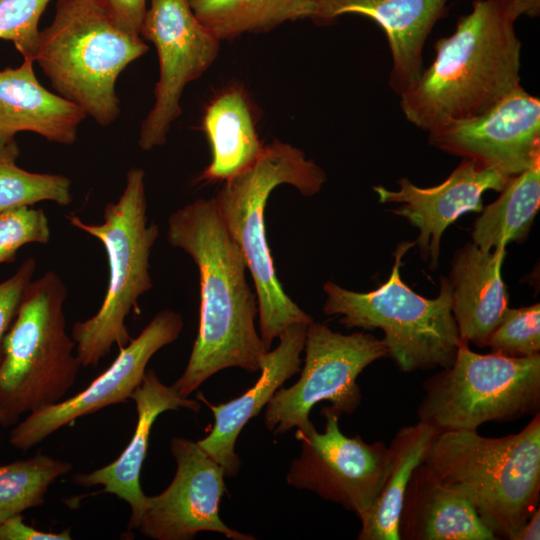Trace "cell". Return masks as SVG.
<instances>
[{
	"mask_svg": "<svg viewBox=\"0 0 540 540\" xmlns=\"http://www.w3.org/2000/svg\"><path fill=\"white\" fill-rule=\"evenodd\" d=\"M167 239L198 267L199 328L183 374L172 385L188 397L220 370H260L267 352L255 328L258 301L246 280L243 253L227 231L214 198H199L168 218Z\"/></svg>",
	"mask_w": 540,
	"mask_h": 540,
	"instance_id": "1",
	"label": "cell"
},
{
	"mask_svg": "<svg viewBox=\"0 0 540 540\" xmlns=\"http://www.w3.org/2000/svg\"><path fill=\"white\" fill-rule=\"evenodd\" d=\"M507 0H474L435 58L400 97L405 118L430 132L475 117L520 85L521 42Z\"/></svg>",
	"mask_w": 540,
	"mask_h": 540,
	"instance_id": "2",
	"label": "cell"
},
{
	"mask_svg": "<svg viewBox=\"0 0 540 540\" xmlns=\"http://www.w3.org/2000/svg\"><path fill=\"white\" fill-rule=\"evenodd\" d=\"M423 463L468 500L496 539L512 540L539 506L540 413L505 437L440 432Z\"/></svg>",
	"mask_w": 540,
	"mask_h": 540,
	"instance_id": "3",
	"label": "cell"
},
{
	"mask_svg": "<svg viewBox=\"0 0 540 540\" xmlns=\"http://www.w3.org/2000/svg\"><path fill=\"white\" fill-rule=\"evenodd\" d=\"M223 182L213 198L252 275L258 301L259 335L269 351L273 340L287 327L309 324L313 319L285 293L275 273L265 233L266 202L271 192L282 184L294 186L304 196H312L321 190L326 174L300 149L273 140L250 166Z\"/></svg>",
	"mask_w": 540,
	"mask_h": 540,
	"instance_id": "4",
	"label": "cell"
},
{
	"mask_svg": "<svg viewBox=\"0 0 540 540\" xmlns=\"http://www.w3.org/2000/svg\"><path fill=\"white\" fill-rule=\"evenodd\" d=\"M147 50L140 36L120 29L93 0H57L34 61L58 95L105 126L120 113L119 74Z\"/></svg>",
	"mask_w": 540,
	"mask_h": 540,
	"instance_id": "5",
	"label": "cell"
},
{
	"mask_svg": "<svg viewBox=\"0 0 540 540\" xmlns=\"http://www.w3.org/2000/svg\"><path fill=\"white\" fill-rule=\"evenodd\" d=\"M145 172L132 168L116 202L106 204L103 222H84L76 214L66 215L75 228L98 239L106 252L108 284L102 304L92 317L77 321L71 336L82 366H96L114 345H127L132 337L125 321L131 312L140 314L138 300L152 288L149 259L159 228L147 224Z\"/></svg>",
	"mask_w": 540,
	"mask_h": 540,
	"instance_id": "6",
	"label": "cell"
},
{
	"mask_svg": "<svg viewBox=\"0 0 540 540\" xmlns=\"http://www.w3.org/2000/svg\"><path fill=\"white\" fill-rule=\"evenodd\" d=\"M65 283L53 270L26 287L0 360L2 426L60 402L82 366L66 331Z\"/></svg>",
	"mask_w": 540,
	"mask_h": 540,
	"instance_id": "7",
	"label": "cell"
},
{
	"mask_svg": "<svg viewBox=\"0 0 540 540\" xmlns=\"http://www.w3.org/2000/svg\"><path fill=\"white\" fill-rule=\"evenodd\" d=\"M415 241L400 243L388 280L377 289L354 292L328 281L323 285L325 315H339L347 328L381 329L388 356L402 372L450 367L460 343L451 311V285L441 277L434 299L414 292L401 278L402 258Z\"/></svg>",
	"mask_w": 540,
	"mask_h": 540,
	"instance_id": "8",
	"label": "cell"
},
{
	"mask_svg": "<svg viewBox=\"0 0 540 540\" xmlns=\"http://www.w3.org/2000/svg\"><path fill=\"white\" fill-rule=\"evenodd\" d=\"M461 341L453 364L423 383L418 421L439 432L477 431L486 422H509L540 410V354H478Z\"/></svg>",
	"mask_w": 540,
	"mask_h": 540,
	"instance_id": "9",
	"label": "cell"
},
{
	"mask_svg": "<svg viewBox=\"0 0 540 540\" xmlns=\"http://www.w3.org/2000/svg\"><path fill=\"white\" fill-rule=\"evenodd\" d=\"M304 350L299 380L280 387L266 405L265 426L275 434L307 426L310 411L321 401H329L328 408L337 416L353 413L362 399L358 376L374 361L388 357L383 340L372 334L345 335L314 321L307 326Z\"/></svg>",
	"mask_w": 540,
	"mask_h": 540,
	"instance_id": "10",
	"label": "cell"
},
{
	"mask_svg": "<svg viewBox=\"0 0 540 540\" xmlns=\"http://www.w3.org/2000/svg\"><path fill=\"white\" fill-rule=\"evenodd\" d=\"M321 413L325 418L322 433L312 422L296 428L300 454L292 461L286 481L343 506L360 519L382 490L391 463L389 448L382 441L369 444L359 435L345 436L339 416L328 407Z\"/></svg>",
	"mask_w": 540,
	"mask_h": 540,
	"instance_id": "11",
	"label": "cell"
},
{
	"mask_svg": "<svg viewBox=\"0 0 540 540\" xmlns=\"http://www.w3.org/2000/svg\"><path fill=\"white\" fill-rule=\"evenodd\" d=\"M140 36L152 42L159 60L155 103L142 122L138 144L148 151L166 142L180 116L185 87L214 63L220 41L196 18L188 0H149Z\"/></svg>",
	"mask_w": 540,
	"mask_h": 540,
	"instance_id": "12",
	"label": "cell"
},
{
	"mask_svg": "<svg viewBox=\"0 0 540 540\" xmlns=\"http://www.w3.org/2000/svg\"><path fill=\"white\" fill-rule=\"evenodd\" d=\"M182 316L164 309L136 337L119 349L112 364L76 395L33 411L16 424L10 444L27 451L76 419L107 406L127 402L141 384L152 356L174 342L183 329Z\"/></svg>",
	"mask_w": 540,
	"mask_h": 540,
	"instance_id": "13",
	"label": "cell"
},
{
	"mask_svg": "<svg viewBox=\"0 0 540 540\" xmlns=\"http://www.w3.org/2000/svg\"><path fill=\"white\" fill-rule=\"evenodd\" d=\"M170 450L176 472L160 494L147 496L135 529L155 540H189L211 531L232 540H254L253 535L229 528L219 517L226 491L223 468L190 439L174 437Z\"/></svg>",
	"mask_w": 540,
	"mask_h": 540,
	"instance_id": "14",
	"label": "cell"
},
{
	"mask_svg": "<svg viewBox=\"0 0 540 540\" xmlns=\"http://www.w3.org/2000/svg\"><path fill=\"white\" fill-rule=\"evenodd\" d=\"M428 134L435 148L509 178L540 162V100L520 84L485 112Z\"/></svg>",
	"mask_w": 540,
	"mask_h": 540,
	"instance_id": "15",
	"label": "cell"
},
{
	"mask_svg": "<svg viewBox=\"0 0 540 540\" xmlns=\"http://www.w3.org/2000/svg\"><path fill=\"white\" fill-rule=\"evenodd\" d=\"M508 177L498 171L463 159L439 185L422 188L409 179L397 181L399 188L373 187L381 203H400L393 210L420 230L415 245L430 268L438 267L441 238L448 226L467 212L483 210L482 195L487 190L501 191Z\"/></svg>",
	"mask_w": 540,
	"mask_h": 540,
	"instance_id": "16",
	"label": "cell"
},
{
	"mask_svg": "<svg viewBox=\"0 0 540 540\" xmlns=\"http://www.w3.org/2000/svg\"><path fill=\"white\" fill-rule=\"evenodd\" d=\"M448 0H314L310 20L326 24L356 14L377 23L386 34L392 66L389 86L401 96L423 71V49Z\"/></svg>",
	"mask_w": 540,
	"mask_h": 540,
	"instance_id": "17",
	"label": "cell"
},
{
	"mask_svg": "<svg viewBox=\"0 0 540 540\" xmlns=\"http://www.w3.org/2000/svg\"><path fill=\"white\" fill-rule=\"evenodd\" d=\"M308 324L296 323L279 336L278 346L267 351L260 361L257 382L239 397L216 406L210 405L214 425L198 445L224 470L225 476L237 474L241 462L235 443L248 421L256 417L283 383L300 371Z\"/></svg>",
	"mask_w": 540,
	"mask_h": 540,
	"instance_id": "18",
	"label": "cell"
},
{
	"mask_svg": "<svg viewBox=\"0 0 540 540\" xmlns=\"http://www.w3.org/2000/svg\"><path fill=\"white\" fill-rule=\"evenodd\" d=\"M131 399L136 404L137 424L126 448L113 462L94 471L73 476V481L82 487L101 485L102 492L126 501L131 508L128 530L135 529L147 498L141 488L140 473L155 420L161 413L169 410H200L197 401L182 396L172 385L163 384L153 370H146Z\"/></svg>",
	"mask_w": 540,
	"mask_h": 540,
	"instance_id": "19",
	"label": "cell"
},
{
	"mask_svg": "<svg viewBox=\"0 0 540 540\" xmlns=\"http://www.w3.org/2000/svg\"><path fill=\"white\" fill-rule=\"evenodd\" d=\"M505 247L483 252L466 243L452 260L449 276L451 311L461 341L487 347L490 334L508 309V292L501 277Z\"/></svg>",
	"mask_w": 540,
	"mask_h": 540,
	"instance_id": "20",
	"label": "cell"
},
{
	"mask_svg": "<svg viewBox=\"0 0 540 540\" xmlns=\"http://www.w3.org/2000/svg\"><path fill=\"white\" fill-rule=\"evenodd\" d=\"M24 59L17 68L0 71V144L15 140L19 132H33L48 141L69 145L76 141L85 112L44 88Z\"/></svg>",
	"mask_w": 540,
	"mask_h": 540,
	"instance_id": "21",
	"label": "cell"
},
{
	"mask_svg": "<svg viewBox=\"0 0 540 540\" xmlns=\"http://www.w3.org/2000/svg\"><path fill=\"white\" fill-rule=\"evenodd\" d=\"M400 540H495L468 500L420 464L408 483L398 522Z\"/></svg>",
	"mask_w": 540,
	"mask_h": 540,
	"instance_id": "22",
	"label": "cell"
},
{
	"mask_svg": "<svg viewBox=\"0 0 540 540\" xmlns=\"http://www.w3.org/2000/svg\"><path fill=\"white\" fill-rule=\"evenodd\" d=\"M202 127L212 157L198 181H225L250 166L263 150L250 103L238 87L228 88L210 102Z\"/></svg>",
	"mask_w": 540,
	"mask_h": 540,
	"instance_id": "23",
	"label": "cell"
},
{
	"mask_svg": "<svg viewBox=\"0 0 540 540\" xmlns=\"http://www.w3.org/2000/svg\"><path fill=\"white\" fill-rule=\"evenodd\" d=\"M435 427L418 421L400 428L388 448L390 467L382 490L371 509L360 518L359 540H400L402 501L414 470L424 462L435 437Z\"/></svg>",
	"mask_w": 540,
	"mask_h": 540,
	"instance_id": "24",
	"label": "cell"
},
{
	"mask_svg": "<svg viewBox=\"0 0 540 540\" xmlns=\"http://www.w3.org/2000/svg\"><path fill=\"white\" fill-rule=\"evenodd\" d=\"M500 192L473 226V243L483 252L522 242L528 236L540 207V162L509 177Z\"/></svg>",
	"mask_w": 540,
	"mask_h": 540,
	"instance_id": "25",
	"label": "cell"
},
{
	"mask_svg": "<svg viewBox=\"0 0 540 540\" xmlns=\"http://www.w3.org/2000/svg\"><path fill=\"white\" fill-rule=\"evenodd\" d=\"M201 24L219 41L270 31L287 22L311 19L314 0H188Z\"/></svg>",
	"mask_w": 540,
	"mask_h": 540,
	"instance_id": "26",
	"label": "cell"
},
{
	"mask_svg": "<svg viewBox=\"0 0 540 540\" xmlns=\"http://www.w3.org/2000/svg\"><path fill=\"white\" fill-rule=\"evenodd\" d=\"M71 470L70 462L40 452L0 466V524L42 505L50 485Z\"/></svg>",
	"mask_w": 540,
	"mask_h": 540,
	"instance_id": "27",
	"label": "cell"
},
{
	"mask_svg": "<svg viewBox=\"0 0 540 540\" xmlns=\"http://www.w3.org/2000/svg\"><path fill=\"white\" fill-rule=\"evenodd\" d=\"M18 155L15 140L0 144V213L41 201H53L63 207L72 202L68 177L28 172L16 165Z\"/></svg>",
	"mask_w": 540,
	"mask_h": 540,
	"instance_id": "28",
	"label": "cell"
},
{
	"mask_svg": "<svg viewBox=\"0 0 540 540\" xmlns=\"http://www.w3.org/2000/svg\"><path fill=\"white\" fill-rule=\"evenodd\" d=\"M491 352L511 357H529L540 352V304L508 308L490 334Z\"/></svg>",
	"mask_w": 540,
	"mask_h": 540,
	"instance_id": "29",
	"label": "cell"
},
{
	"mask_svg": "<svg viewBox=\"0 0 540 540\" xmlns=\"http://www.w3.org/2000/svg\"><path fill=\"white\" fill-rule=\"evenodd\" d=\"M51 0H0V39L11 41L23 59L34 61L41 15Z\"/></svg>",
	"mask_w": 540,
	"mask_h": 540,
	"instance_id": "30",
	"label": "cell"
},
{
	"mask_svg": "<svg viewBox=\"0 0 540 540\" xmlns=\"http://www.w3.org/2000/svg\"><path fill=\"white\" fill-rule=\"evenodd\" d=\"M49 221L42 209L21 207L0 213V264L14 262L26 244L50 240Z\"/></svg>",
	"mask_w": 540,
	"mask_h": 540,
	"instance_id": "31",
	"label": "cell"
},
{
	"mask_svg": "<svg viewBox=\"0 0 540 540\" xmlns=\"http://www.w3.org/2000/svg\"><path fill=\"white\" fill-rule=\"evenodd\" d=\"M36 266L35 259L27 258L11 277L0 283V360L5 338L17 315L24 291L33 280Z\"/></svg>",
	"mask_w": 540,
	"mask_h": 540,
	"instance_id": "32",
	"label": "cell"
},
{
	"mask_svg": "<svg viewBox=\"0 0 540 540\" xmlns=\"http://www.w3.org/2000/svg\"><path fill=\"white\" fill-rule=\"evenodd\" d=\"M109 18L127 33L140 36L148 0H93ZM141 37V36H140Z\"/></svg>",
	"mask_w": 540,
	"mask_h": 540,
	"instance_id": "33",
	"label": "cell"
},
{
	"mask_svg": "<svg viewBox=\"0 0 540 540\" xmlns=\"http://www.w3.org/2000/svg\"><path fill=\"white\" fill-rule=\"evenodd\" d=\"M71 529L62 532L40 531L27 525L22 515H16L0 524V540H70Z\"/></svg>",
	"mask_w": 540,
	"mask_h": 540,
	"instance_id": "34",
	"label": "cell"
},
{
	"mask_svg": "<svg viewBox=\"0 0 540 540\" xmlns=\"http://www.w3.org/2000/svg\"><path fill=\"white\" fill-rule=\"evenodd\" d=\"M507 5L515 20L520 16L536 18L540 15V0H507Z\"/></svg>",
	"mask_w": 540,
	"mask_h": 540,
	"instance_id": "35",
	"label": "cell"
},
{
	"mask_svg": "<svg viewBox=\"0 0 540 540\" xmlns=\"http://www.w3.org/2000/svg\"><path fill=\"white\" fill-rule=\"evenodd\" d=\"M540 539V509L533 511L529 519L523 524L512 540H539Z\"/></svg>",
	"mask_w": 540,
	"mask_h": 540,
	"instance_id": "36",
	"label": "cell"
},
{
	"mask_svg": "<svg viewBox=\"0 0 540 540\" xmlns=\"http://www.w3.org/2000/svg\"><path fill=\"white\" fill-rule=\"evenodd\" d=\"M0 426H2V418H1V416H0Z\"/></svg>",
	"mask_w": 540,
	"mask_h": 540,
	"instance_id": "37",
	"label": "cell"
}]
</instances>
